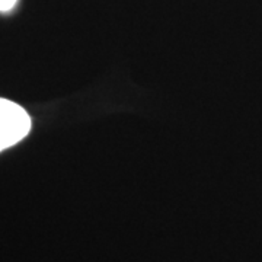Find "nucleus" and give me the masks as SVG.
Returning <instances> with one entry per match:
<instances>
[{
	"label": "nucleus",
	"instance_id": "obj_1",
	"mask_svg": "<svg viewBox=\"0 0 262 262\" xmlns=\"http://www.w3.org/2000/svg\"><path fill=\"white\" fill-rule=\"evenodd\" d=\"M31 130L28 113L9 99L0 98V151L25 139Z\"/></svg>",
	"mask_w": 262,
	"mask_h": 262
},
{
	"label": "nucleus",
	"instance_id": "obj_2",
	"mask_svg": "<svg viewBox=\"0 0 262 262\" xmlns=\"http://www.w3.org/2000/svg\"><path fill=\"white\" fill-rule=\"evenodd\" d=\"M18 0H0V12H9L15 8Z\"/></svg>",
	"mask_w": 262,
	"mask_h": 262
}]
</instances>
